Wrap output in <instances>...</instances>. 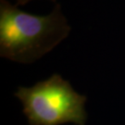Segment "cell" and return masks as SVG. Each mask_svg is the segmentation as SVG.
I'll return each mask as SVG.
<instances>
[{
	"label": "cell",
	"instance_id": "7a4b0ae2",
	"mask_svg": "<svg viewBox=\"0 0 125 125\" xmlns=\"http://www.w3.org/2000/svg\"><path fill=\"white\" fill-rule=\"evenodd\" d=\"M15 96L22 103L29 125H85L87 98L59 74H53L33 86H20Z\"/></svg>",
	"mask_w": 125,
	"mask_h": 125
},
{
	"label": "cell",
	"instance_id": "6da1fadb",
	"mask_svg": "<svg viewBox=\"0 0 125 125\" xmlns=\"http://www.w3.org/2000/svg\"><path fill=\"white\" fill-rule=\"evenodd\" d=\"M71 28L58 4L50 14L27 13L5 0L0 2V56L29 64L54 49Z\"/></svg>",
	"mask_w": 125,
	"mask_h": 125
},
{
	"label": "cell",
	"instance_id": "3957f363",
	"mask_svg": "<svg viewBox=\"0 0 125 125\" xmlns=\"http://www.w3.org/2000/svg\"><path fill=\"white\" fill-rule=\"evenodd\" d=\"M17 2L18 4H20V5H23V4H25L27 3L28 2H30L32 0H15ZM51 1H55V0H51Z\"/></svg>",
	"mask_w": 125,
	"mask_h": 125
}]
</instances>
